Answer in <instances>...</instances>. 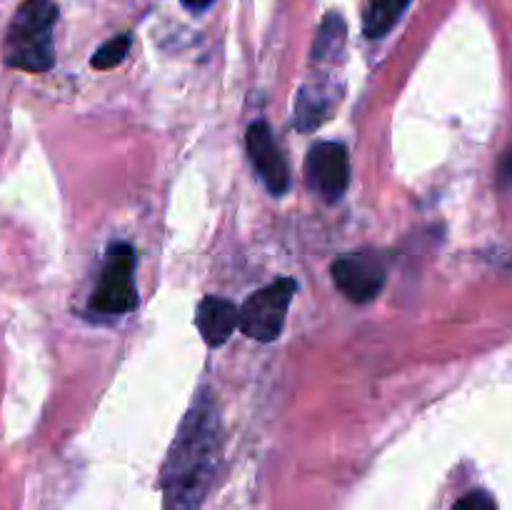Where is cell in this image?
Returning <instances> with one entry per match:
<instances>
[{
	"instance_id": "1",
	"label": "cell",
	"mask_w": 512,
	"mask_h": 510,
	"mask_svg": "<svg viewBox=\"0 0 512 510\" xmlns=\"http://www.w3.org/2000/svg\"><path fill=\"white\" fill-rule=\"evenodd\" d=\"M220 450L218 403L213 390L200 388L160 470L163 510H200L218 473Z\"/></svg>"
},
{
	"instance_id": "2",
	"label": "cell",
	"mask_w": 512,
	"mask_h": 510,
	"mask_svg": "<svg viewBox=\"0 0 512 510\" xmlns=\"http://www.w3.org/2000/svg\"><path fill=\"white\" fill-rule=\"evenodd\" d=\"M55 20L58 5L53 0H23L5 33V65L28 73H45L53 68Z\"/></svg>"
},
{
	"instance_id": "3",
	"label": "cell",
	"mask_w": 512,
	"mask_h": 510,
	"mask_svg": "<svg viewBox=\"0 0 512 510\" xmlns=\"http://www.w3.org/2000/svg\"><path fill=\"white\" fill-rule=\"evenodd\" d=\"M135 250L130 243H113L105 253L100 280L90 295V310L98 315H125L138 308Z\"/></svg>"
},
{
	"instance_id": "4",
	"label": "cell",
	"mask_w": 512,
	"mask_h": 510,
	"mask_svg": "<svg viewBox=\"0 0 512 510\" xmlns=\"http://www.w3.org/2000/svg\"><path fill=\"white\" fill-rule=\"evenodd\" d=\"M298 283L293 278H278L265 288L255 290L243 305H240V325L248 338L258 343H273L280 338L288 318V308Z\"/></svg>"
},
{
	"instance_id": "5",
	"label": "cell",
	"mask_w": 512,
	"mask_h": 510,
	"mask_svg": "<svg viewBox=\"0 0 512 510\" xmlns=\"http://www.w3.org/2000/svg\"><path fill=\"white\" fill-rule=\"evenodd\" d=\"M305 183L325 203H338L350 185V158L343 143L313 145L305 158Z\"/></svg>"
},
{
	"instance_id": "6",
	"label": "cell",
	"mask_w": 512,
	"mask_h": 510,
	"mask_svg": "<svg viewBox=\"0 0 512 510\" xmlns=\"http://www.w3.org/2000/svg\"><path fill=\"white\" fill-rule=\"evenodd\" d=\"M330 270H333V280L340 293L353 303H370L378 298L385 285V273H388L383 255L373 250L340 255Z\"/></svg>"
},
{
	"instance_id": "7",
	"label": "cell",
	"mask_w": 512,
	"mask_h": 510,
	"mask_svg": "<svg viewBox=\"0 0 512 510\" xmlns=\"http://www.w3.org/2000/svg\"><path fill=\"white\" fill-rule=\"evenodd\" d=\"M245 148H248L250 163L265 188L273 195H283L290 188V170L265 120L250 123L248 133H245Z\"/></svg>"
},
{
	"instance_id": "8",
	"label": "cell",
	"mask_w": 512,
	"mask_h": 510,
	"mask_svg": "<svg viewBox=\"0 0 512 510\" xmlns=\"http://www.w3.org/2000/svg\"><path fill=\"white\" fill-rule=\"evenodd\" d=\"M198 323L200 335L210 348H220L228 343L233 330L240 325V308L230 300L218 298V295H205L198 305Z\"/></svg>"
},
{
	"instance_id": "9",
	"label": "cell",
	"mask_w": 512,
	"mask_h": 510,
	"mask_svg": "<svg viewBox=\"0 0 512 510\" xmlns=\"http://www.w3.org/2000/svg\"><path fill=\"white\" fill-rule=\"evenodd\" d=\"M333 110V95L323 85H305L295 98V128L310 133L328 120Z\"/></svg>"
},
{
	"instance_id": "10",
	"label": "cell",
	"mask_w": 512,
	"mask_h": 510,
	"mask_svg": "<svg viewBox=\"0 0 512 510\" xmlns=\"http://www.w3.org/2000/svg\"><path fill=\"white\" fill-rule=\"evenodd\" d=\"M408 0H365L363 33L368 38H383L403 15Z\"/></svg>"
},
{
	"instance_id": "11",
	"label": "cell",
	"mask_w": 512,
	"mask_h": 510,
	"mask_svg": "<svg viewBox=\"0 0 512 510\" xmlns=\"http://www.w3.org/2000/svg\"><path fill=\"white\" fill-rule=\"evenodd\" d=\"M345 43V23L338 13L325 15L323 25L318 30V38H315L313 48V60H328L343 50Z\"/></svg>"
},
{
	"instance_id": "12",
	"label": "cell",
	"mask_w": 512,
	"mask_h": 510,
	"mask_svg": "<svg viewBox=\"0 0 512 510\" xmlns=\"http://www.w3.org/2000/svg\"><path fill=\"white\" fill-rule=\"evenodd\" d=\"M130 50V35L128 33H120L115 35V38H110L108 43L100 45L98 50H95L93 55V68L95 70H110L115 68V65H120L125 60V55H128Z\"/></svg>"
},
{
	"instance_id": "13",
	"label": "cell",
	"mask_w": 512,
	"mask_h": 510,
	"mask_svg": "<svg viewBox=\"0 0 512 510\" xmlns=\"http://www.w3.org/2000/svg\"><path fill=\"white\" fill-rule=\"evenodd\" d=\"M453 510H498V503L488 490H470L453 505Z\"/></svg>"
},
{
	"instance_id": "14",
	"label": "cell",
	"mask_w": 512,
	"mask_h": 510,
	"mask_svg": "<svg viewBox=\"0 0 512 510\" xmlns=\"http://www.w3.org/2000/svg\"><path fill=\"white\" fill-rule=\"evenodd\" d=\"M498 180H500V185H503V188H510V185H512V148L505 150L503 158H500Z\"/></svg>"
},
{
	"instance_id": "15",
	"label": "cell",
	"mask_w": 512,
	"mask_h": 510,
	"mask_svg": "<svg viewBox=\"0 0 512 510\" xmlns=\"http://www.w3.org/2000/svg\"><path fill=\"white\" fill-rule=\"evenodd\" d=\"M180 3L190 10H205L208 5H213V0H180Z\"/></svg>"
}]
</instances>
